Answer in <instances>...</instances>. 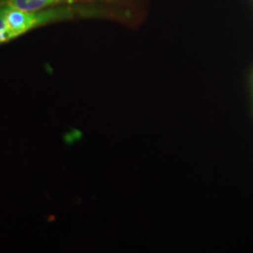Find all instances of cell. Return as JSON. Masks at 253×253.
Segmentation results:
<instances>
[{
    "instance_id": "1",
    "label": "cell",
    "mask_w": 253,
    "mask_h": 253,
    "mask_svg": "<svg viewBox=\"0 0 253 253\" xmlns=\"http://www.w3.org/2000/svg\"><path fill=\"white\" fill-rule=\"evenodd\" d=\"M72 4L71 0H0V8H15L34 12L55 6Z\"/></svg>"
},
{
    "instance_id": "2",
    "label": "cell",
    "mask_w": 253,
    "mask_h": 253,
    "mask_svg": "<svg viewBox=\"0 0 253 253\" xmlns=\"http://www.w3.org/2000/svg\"><path fill=\"white\" fill-rule=\"evenodd\" d=\"M71 1H72V4H74V2L78 1V0H71Z\"/></svg>"
}]
</instances>
